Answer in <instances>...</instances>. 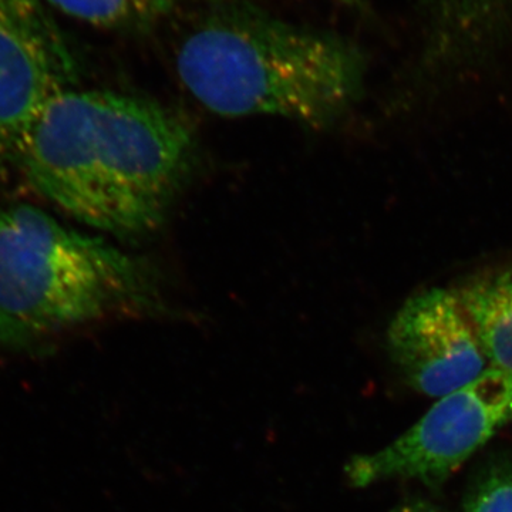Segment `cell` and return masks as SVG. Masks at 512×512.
Listing matches in <instances>:
<instances>
[{"instance_id": "9c48e42d", "label": "cell", "mask_w": 512, "mask_h": 512, "mask_svg": "<svg viewBox=\"0 0 512 512\" xmlns=\"http://www.w3.org/2000/svg\"><path fill=\"white\" fill-rule=\"evenodd\" d=\"M505 0H429L433 52L473 49L501 28Z\"/></svg>"}, {"instance_id": "8992f818", "label": "cell", "mask_w": 512, "mask_h": 512, "mask_svg": "<svg viewBox=\"0 0 512 512\" xmlns=\"http://www.w3.org/2000/svg\"><path fill=\"white\" fill-rule=\"evenodd\" d=\"M387 345L407 383L433 399L473 383L491 367L456 291L431 288L407 299Z\"/></svg>"}, {"instance_id": "52a82bcc", "label": "cell", "mask_w": 512, "mask_h": 512, "mask_svg": "<svg viewBox=\"0 0 512 512\" xmlns=\"http://www.w3.org/2000/svg\"><path fill=\"white\" fill-rule=\"evenodd\" d=\"M491 369L512 373V268L454 289Z\"/></svg>"}, {"instance_id": "7a4b0ae2", "label": "cell", "mask_w": 512, "mask_h": 512, "mask_svg": "<svg viewBox=\"0 0 512 512\" xmlns=\"http://www.w3.org/2000/svg\"><path fill=\"white\" fill-rule=\"evenodd\" d=\"M188 93L224 117H279L315 130L362 97L366 59L349 40L245 5L205 13L175 50Z\"/></svg>"}, {"instance_id": "277c9868", "label": "cell", "mask_w": 512, "mask_h": 512, "mask_svg": "<svg viewBox=\"0 0 512 512\" xmlns=\"http://www.w3.org/2000/svg\"><path fill=\"white\" fill-rule=\"evenodd\" d=\"M512 421V373L490 369L436 400L402 436L353 457L345 473L356 488L392 480L437 485Z\"/></svg>"}, {"instance_id": "3957f363", "label": "cell", "mask_w": 512, "mask_h": 512, "mask_svg": "<svg viewBox=\"0 0 512 512\" xmlns=\"http://www.w3.org/2000/svg\"><path fill=\"white\" fill-rule=\"evenodd\" d=\"M151 299L143 265L28 204L0 210V343L28 348Z\"/></svg>"}, {"instance_id": "ba28073f", "label": "cell", "mask_w": 512, "mask_h": 512, "mask_svg": "<svg viewBox=\"0 0 512 512\" xmlns=\"http://www.w3.org/2000/svg\"><path fill=\"white\" fill-rule=\"evenodd\" d=\"M59 12L84 25L119 33L153 29L183 6L184 0H45Z\"/></svg>"}, {"instance_id": "8fae6325", "label": "cell", "mask_w": 512, "mask_h": 512, "mask_svg": "<svg viewBox=\"0 0 512 512\" xmlns=\"http://www.w3.org/2000/svg\"><path fill=\"white\" fill-rule=\"evenodd\" d=\"M392 512H441L439 508L434 507L424 501H414V503H406L397 507Z\"/></svg>"}, {"instance_id": "6da1fadb", "label": "cell", "mask_w": 512, "mask_h": 512, "mask_svg": "<svg viewBox=\"0 0 512 512\" xmlns=\"http://www.w3.org/2000/svg\"><path fill=\"white\" fill-rule=\"evenodd\" d=\"M195 160L192 127L158 101L72 89L37 117L16 165L74 220L140 238L163 227Z\"/></svg>"}, {"instance_id": "7c38bea8", "label": "cell", "mask_w": 512, "mask_h": 512, "mask_svg": "<svg viewBox=\"0 0 512 512\" xmlns=\"http://www.w3.org/2000/svg\"><path fill=\"white\" fill-rule=\"evenodd\" d=\"M346 2H355V0H346Z\"/></svg>"}, {"instance_id": "30bf717a", "label": "cell", "mask_w": 512, "mask_h": 512, "mask_svg": "<svg viewBox=\"0 0 512 512\" xmlns=\"http://www.w3.org/2000/svg\"><path fill=\"white\" fill-rule=\"evenodd\" d=\"M464 512H512V468H497L478 483Z\"/></svg>"}, {"instance_id": "5b68a950", "label": "cell", "mask_w": 512, "mask_h": 512, "mask_svg": "<svg viewBox=\"0 0 512 512\" xmlns=\"http://www.w3.org/2000/svg\"><path fill=\"white\" fill-rule=\"evenodd\" d=\"M77 79L79 63L45 0H0V170L16 165L37 117Z\"/></svg>"}]
</instances>
